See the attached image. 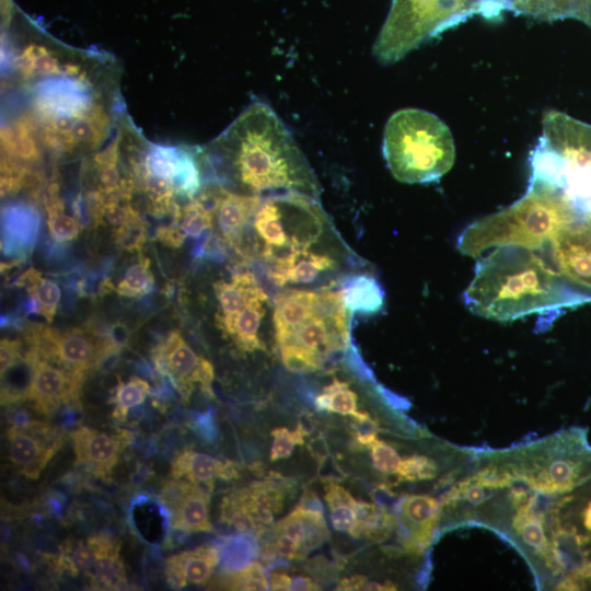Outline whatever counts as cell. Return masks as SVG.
I'll return each mask as SVG.
<instances>
[{
  "mask_svg": "<svg viewBox=\"0 0 591 591\" xmlns=\"http://www.w3.org/2000/svg\"><path fill=\"white\" fill-rule=\"evenodd\" d=\"M347 308L340 290L289 289L275 300V338L285 367L297 373L320 370L349 343Z\"/></svg>",
  "mask_w": 591,
  "mask_h": 591,
  "instance_id": "obj_3",
  "label": "cell"
},
{
  "mask_svg": "<svg viewBox=\"0 0 591 591\" xmlns=\"http://www.w3.org/2000/svg\"><path fill=\"white\" fill-rule=\"evenodd\" d=\"M588 23L591 24V0H588Z\"/></svg>",
  "mask_w": 591,
  "mask_h": 591,
  "instance_id": "obj_48",
  "label": "cell"
},
{
  "mask_svg": "<svg viewBox=\"0 0 591 591\" xmlns=\"http://www.w3.org/2000/svg\"><path fill=\"white\" fill-rule=\"evenodd\" d=\"M218 549L220 551V559L222 561V568L225 570L239 569L242 564L255 556L257 546L255 541L250 535H242L237 537L223 538L219 543Z\"/></svg>",
  "mask_w": 591,
  "mask_h": 591,
  "instance_id": "obj_38",
  "label": "cell"
},
{
  "mask_svg": "<svg viewBox=\"0 0 591 591\" xmlns=\"http://www.w3.org/2000/svg\"><path fill=\"white\" fill-rule=\"evenodd\" d=\"M219 561L218 547L204 544L169 557L164 568L165 578L169 584L176 589L187 584L204 586L212 576Z\"/></svg>",
  "mask_w": 591,
  "mask_h": 591,
  "instance_id": "obj_19",
  "label": "cell"
},
{
  "mask_svg": "<svg viewBox=\"0 0 591 591\" xmlns=\"http://www.w3.org/2000/svg\"><path fill=\"white\" fill-rule=\"evenodd\" d=\"M293 488L294 482L273 475L235 489L222 499L220 522L240 532H254L260 536L273 525Z\"/></svg>",
  "mask_w": 591,
  "mask_h": 591,
  "instance_id": "obj_9",
  "label": "cell"
},
{
  "mask_svg": "<svg viewBox=\"0 0 591 591\" xmlns=\"http://www.w3.org/2000/svg\"><path fill=\"white\" fill-rule=\"evenodd\" d=\"M285 518L268 528L260 536L265 559L302 560L329 537L322 505L314 494L304 496Z\"/></svg>",
  "mask_w": 591,
  "mask_h": 591,
  "instance_id": "obj_8",
  "label": "cell"
},
{
  "mask_svg": "<svg viewBox=\"0 0 591 591\" xmlns=\"http://www.w3.org/2000/svg\"><path fill=\"white\" fill-rule=\"evenodd\" d=\"M578 219L558 192L530 182L519 200L466 227L456 248L474 258L499 246L540 251Z\"/></svg>",
  "mask_w": 591,
  "mask_h": 591,
  "instance_id": "obj_4",
  "label": "cell"
},
{
  "mask_svg": "<svg viewBox=\"0 0 591 591\" xmlns=\"http://www.w3.org/2000/svg\"><path fill=\"white\" fill-rule=\"evenodd\" d=\"M213 172L253 193H317L314 174L291 132L260 101L247 106L208 147ZM258 196V195H257Z\"/></svg>",
  "mask_w": 591,
  "mask_h": 591,
  "instance_id": "obj_1",
  "label": "cell"
},
{
  "mask_svg": "<svg viewBox=\"0 0 591 591\" xmlns=\"http://www.w3.org/2000/svg\"><path fill=\"white\" fill-rule=\"evenodd\" d=\"M512 12L544 21L573 16L588 22V0H514Z\"/></svg>",
  "mask_w": 591,
  "mask_h": 591,
  "instance_id": "obj_29",
  "label": "cell"
},
{
  "mask_svg": "<svg viewBox=\"0 0 591 591\" xmlns=\"http://www.w3.org/2000/svg\"><path fill=\"white\" fill-rule=\"evenodd\" d=\"M171 476L200 484L211 491L217 478L234 479L240 476V471L232 461H221L207 453L185 450L172 459Z\"/></svg>",
  "mask_w": 591,
  "mask_h": 591,
  "instance_id": "obj_21",
  "label": "cell"
},
{
  "mask_svg": "<svg viewBox=\"0 0 591 591\" xmlns=\"http://www.w3.org/2000/svg\"><path fill=\"white\" fill-rule=\"evenodd\" d=\"M476 259L463 298L467 309L482 317L510 322L579 302L540 251L499 246Z\"/></svg>",
  "mask_w": 591,
  "mask_h": 591,
  "instance_id": "obj_2",
  "label": "cell"
},
{
  "mask_svg": "<svg viewBox=\"0 0 591 591\" xmlns=\"http://www.w3.org/2000/svg\"><path fill=\"white\" fill-rule=\"evenodd\" d=\"M443 500L430 495L413 494L402 497L395 508L403 551L422 554L433 542L440 525Z\"/></svg>",
  "mask_w": 591,
  "mask_h": 591,
  "instance_id": "obj_14",
  "label": "cell"
},
{
  "mask_svg": "<svg viewBox=\"0 0 591 591\" xmlns=\"http://www.w3.org/2000/svg\"><path fill=\"white\" fill-rule=\"evenodd\" d=\"M178 225L186 236L199 237L202 233L212 229V212L204 207L196 198H193L182 209Z\"/></svg>",
  "mask_w": 591,
  "mask_h": 591,
  "instance_id": "obj_39",
  "label": "cell"
},
{
  "mask_svg": "<svg viewBox=\"0 0 591 591\" xmlns=\"http://www.w3.org/2000/svg\"><path fill=\"white\" fill-rule=\"evenodd\" d=\"M34 126L33 119L22 118L12 127L2 129L1 143L5 157L24 162H33L39 158Z\"/></svg>",
  "mask_w": 591,
  "mask_h": 591,
  "instance_id": "obj_30",
  "label": "cell"
},
{
  "mask_svg": "<svg viewBox=\"0 0 591 591\" xmlns=\"http://www.w3.org/2000/svg\"><path fill=\"white\" fill-rule=\"evenodd\" d=\"M471 16L468 0H392L373 56L382 65L395 63Z\"/></svg>",
  "mask_w": 591,
  "mask_h": 591,
  "instance_id": "obj_6",
  "label": "cell"
},
{
  "mask_svg": "<svg viewBox=\"0 0 591 591\" xmlns=\"http://www.w3.org/2000/svg\"><path fill=\"white\" fill-rule=\"evenodd\" d=\"M25 333L28 348L40 359L82 376L119 349L107 335L90 328L58 332L43 324L26 323Z\"/></svg>",
  "mask_w": 591,
  "mask_h": 591,
  "instance_id": "obj_7",
  "label": "cell"
},
{
  "mask_svg": "<svg viewBox=\"0 0 591 591\" xmlns=\"http://www.w3.org/2000/svg\"><path fill=\"white\" fill-rule=\"evenodd\" d=\"M72 63L62 65L57 54L45 45L31 43L16 59V67L25 78L67 76Z\"/></svg>",
  "mask_w": 591,
  "mask_h": 591,
  "instance_id": "obj_28",
  "label": "cell"
},
{
  "mask_svg": "<svg viewBox=\"0 0 591 591\" xmlns=\"http://www.w3.org/2000/svg\"><path fill=\"white\" fill-rule=\"evenodd\" d=\"M268 301L267 294L253 299L245 308L237 313L216 317L217 325L223 331L236 348L244 352L265 350V345L258 337L260 322L265 315V303Z\"/></svg>",
  "mask_w": 591,
  "mask_h": 591,
  "instance_id": "obj_22",
  "label": "cell"
},
{
  "mask_svg": "<svg viewBox=\"0 0 591 591\" xmlns=\"http://www.w3.org/2000/svg\"><path fill=\"white\" fill-rule=\"evenodd\" d=\"M289 590L314 591V590H320V586L310 577L292 576Z\"/></svg>",
  "mask_w": 591,
  "mask_h": 591,
  "instance_id": "obj_46",
  "label": "cell"
},
{
  "mask_svg": "<svg viewBox=\"0 0 591 591\" xmlns=\"http://www.w3.org/2000/svg\"><path fill=\"white\" fill-rule=\"evenodd\" d=\"M119 545L117 540L106 534L67 540L60 547L58 568L71 576H84L100 558L119 551Z\"/></svg>",
  "mask_w": 591,
  "mask_h": 591,
  "instance_id": "obj_24",
  "label": "cell"
},
{
  "mask_svg": "<svg viewBox=\"0 0 591 591\" xmlns=\"http://www.w3.org/2000/svg\"><path fill=\"white\" fill-rule=\"evenodd\" d=\"M540 252L567 280L591 288V220L573 222Z\"/></svg>",
  "mask_w": 591,
  "mask_h": 591,
  "instance_id": "obj_13",
  "label": "cell"
},
{
  "mask_svg": "<svg viewBox=\"0 0 591 591\" xmlns=\"http://www.w3.org/2000/svg\"><path fill=\"white\" fill-rule=\"evenodd\" d=\"M155 236L162 243L174 247L182 245L186 237V235L179 229V225L175 223L158 228Z\"/></svg>",
  "mask_w": 591,
  "mask_h": 591,
  "instance_id": "obj_44",
  "label": "cell"
},
{
  "mask_svg": "<svg viewBox=\"0 0 591 591\" xmlns=\"http://www.w3.org/2000/svg\"><path fill=\"white\" fill-rule=\"evenodd\" d=\"M38 355L27 349L16 361L1 372V404L27 401Z\"/></svg>",
  "mask_w": 591,
  "mask_h": 591,
  "instance_id": "obj_27",
  "label": "cell"
},
{
  "mask_svg": "<svg viewBox=\"0 0 591 591\" xmlns=\"http://www.w3.org/2000/svg\"><path fill=\"white\" fill-rule=\"evenodd\" d=\"M47 212V227L50 236L57 243H66L74 240L81 229L77 218L65 212L62 200L57 196V186L50 185L45 200Z\"/></svg>",
  "mask_w": 591,
  "mask_h": 591,
  "instance_id": "obj_33",
  "label": "cell"
},
{
  "mask_svg": "<svg viewBox=\"0 0 591 591\" xmlns=\"http://www.w3.org/2000/svg\"><path fill=\"white\" fill-rule=\"evenodd\" d=\"M324 498L335 530L373 542L382 541L389 533L392 513L386 508L354 498L335 482L325 484Z\"/></svg>",
  "mask_w": 591,
  "mask_h": 591,
  "instance_id": "obj_11",
  "label": "cell"
},
{
  "mask_svg": "<svg viewBox=\"0 0 591 591\" xmlns=\"http://www.w3.org/2000/svg\"><path fill=\"white\" fill-rule=\"evenodd\" d=\"M76 453V464L101 478H107L118 462L127 442L126 434H113L89 427L70 432Z\"/></svg>",
  "mask_w": 591,
  "mask_h": 591,
  "instance_id": "obj_17",
  "label": "cell"
},
{
  "mask_svg": "<svg viewBox=\"0 0 591 591\" xmlns=\"http://www.w3.org/2000/svg\"><path fill=\"white\" fill-rule=\"evenodd\" d=\"M368 449L370 451L373 467L384 475L395 476L397 480V476L404 460L397 450L390 443L378 438L369 445Z\"/></svg>",
  "mask_w": 591,
  "mask_h": 591,
  "instance_id": "obj_40",
  "label": "cell"
},
{
  "mask_svg": "<svg viewBox=\"0 0 591 591\" xmlns=\"http://www.w3.org/2000/svg\"><path fill=\"white\" fill-rule=\"evenodd\" d=\"M340 291L349 312L374 314L384 305V291L381 285L374 277L366 274L346 279Z\"/></svg>",
  "mask_w": 591,
  "mask_h": 591,
  "instance_id": "obj_26",
  "label": "cell"
},
{
  "mask_svg": "<svg viewBox=\"0 0 591 591\" xmlns=\"http://www.w3.org/2000/svg\"><path fill=\"white\" fill-rule=\"evenodd\" d=\"M153 282L149 258L139 256L128 266L115 289L120 296L141 297L153 290Z\"/></svg>",
  "mask_w": 591,
  "mask_h": 591,
  "instance_id": "obj_37",
  "label": "cell"
},
{
  "mask_svg": "<svg viewBox=\"0 0 591 591\" xmlns=\"http://www.w3.org/2000/svg\"><path fill=\"white\" fill-rule=\"evenodd\" d=\"M210 490L200 484L173 478L163 484L161 501L167 509L170 524L183 532H212Z\"/></svg>",
  "mask_w": 591,
  "mask_h": 591,
  "instance_id": "obj_15",
  "label": "cell"
},
{
  "mask_svg": "<svg viewBox=\"0 0 591 591\" xmlns=\"http://www.w3.org/2000/svg\"><path fill=\"white\" fill-rule=\"evenodd\" d=\"M213 289L218 300L216 317L233 315L253 299L266 293L250 271L236 273L230 281L219 280Z\"/></svg>",
  "mask_w": 591,
  "mask_h": 591,
  "instance_id": "obj_25",
  "label": "cell"
},
{
  "mask_svg": "<svg viewBox=\"0 0 591 591\" xmlns=\"http://www.w3.org/2000/svg\"><path fill=\"white\" fill-rule=\"evenodd\" d=\"M15 285L26 288L30 296L38 302L39 313L48 323L51 322L60 301L58 285L54 280L42 277L34 268L24 271L16 279Z\"/></svg>",
  "mask_w": 591,
  "mask_h": 591,
  "instance_id": "obj_32",
  "label": "cell"
},
{
  "mask_svg": "<svg viewBox=\"0 0 591 591\" xmlns=\"http://www.w3.org/2000/svg\"><path fill=\"white\" fill-rule=\"evenodd\" d=\"M146 236V227L139 216L115 229V242L120 248L128 252H140Z\"/></svg>",
  "mask_w": 591,
  "mask_h": 591,
  "instance_id": "obj_42",
  "label": "cell"
},
{
  "mask_svg": "<svg viewBox=\"0 0 591 591\" xmlns=\"http://www.w3.org/2000/svg\"><path fill=\"white\" fill-rule=\"evenodd\" d=\"M8 459L23 476L36 479L57 453L62 439L48 424L30 420L10 426L5 430Z\"/></svg>",
  "mask_w": 591,
  "mask_h": 591,
  "instance_id": "obj_12",
  "label": "cell"
},
{
  "mask_svg": "<svg viewBox=\"0 0 591 591\" xmlns=\"http://www.w3.org/2000/svg\"><path fill=\"white\" fill-rule=\"evenodd\" d=\"M305 434V430L300 425H298L294 430H289L285 427L275 428L271 431L273 444L270 449V460L277 461L289 457L294 445H302L304 443Z\"/></svg>",
  "mask_w": 591,
  "mask_h": 591,
  "instance_id": "obj_41",
  "label": "cell"
},
{
  "mask_svg": "<svg viewBox=\"0 0 591 591\" xmlns=\"http://www.w3.org/2000/svg\"><path fill=\"white\" fill-rule=\"evenodd\" d=\"M217 587L225 590H268L269 580L263 566L256 561L242 568L225 570L217 578Z\"/></svg>",
  "mask_w": 591,
  "mask_h": 591,
  "instance_id": "obj_35",
  "label": "cell"
},
{
  "mask_svg": "<svg viewBox=\"0 0 591 591\" xmlns=\"http://www.w3.org/2000/svg\"><path fill=\"white\" fill-rule=\"evenodd\" d=\"M1 251L22 260L33 250L39 232V213L27 204L7 205L1 212Z\"/></svg>",
  "mask_w": 591,
  "mask_h": 591,
  "instance_id": "obj_18",
  "label": "cell"
},
{
  "mask_svg": "<svg viewBox=\"0 0 591 591\" xmlns=\"http://www.w3.org/2000/svg\"><path fill=\"white\" fill-rule=\"evenodd\" d=\"M335 266V260L325 254L311 252L309 246L298 248L270 263L269 277L278 286L312 282L322 271Z\"/></svg>",
  "mask_w": 591,
  "mask_h": 591,
  "instance_id": "obj_23",
  "label": "cell"
},
{
  "mask_svg": "<svg viewBox=\"0 0 591 591\" xmlns=\"http://www.w3.org/2000/svg\"><path fill=\"white\" fill-rule=\"evenodd\" d=\"M383 155L397 181L430 183L451 170L455 146L449 127L437 115L410 107L396 111L387 119Z\"/></svg>",
  "mask_w": 591,
  "mask_h": 591,
  "instance_id": "obj_5",
  "label": "cell"
},
{
  "mask_svg": "<svg viewBox=\"0 0 591 591\" xmlns=\"http://www.w3.org/2000/svg\"><path fill=\"white\" fill-rule=\"evenodd\" d=\"M150 394V385L143 379L131 376L127 382L119 381L115 387L112 403H114L113 418L125 421L130 408L141 405Z\"/></svg>",
  "mask_w": 591,
  "mask_h": 591,
  "instance_id": "obj_36",
  "label": "cell"
},
{
  "mask_svg": "<svg viewBox=\"0 0 591 591\" xmlns=\"http://www.w3.org/2000/svg\"><path fill=\"white\" fill-rule=\"evenodd\" d=\"M260 201L257 195H242L216 187L211 212L216 230L221 237L234 244L254 217Z\"/></svg>",
  "mask_w": 591,
  "mask_h": 591,
  "instance_id": "obj_20",
  "label": "cell"
},
{
  "mask_svg": "<svg viewBox=\"0 0 591 591\" xmlns=\"http://www.w3.org/2000/svg\"><path fill=\"white\" fill-rule=\"evenodd\" d=\"M368 578L362 575H355L349 578L341 579L336 590L352 591V590H364V587L368 582Z\"/></svg>",
  "mask_w": 591,
  "mask_h": 591,
  "instance_id": "obj_45",
  "label": "cell"
},
{
  "mask_svg": "<svg viewBox=\"0 0 591 591\" xmlns=\"http://www.w3.org/2000/svg\"><path fill=\"white\" fill-rule=\"evenodd\" d=\"M155 370L169 376L173 386L187 401L196 385L213 397V367L198 356L176 331L171 332L152 351Z\"/></svg>",
  "mask_w": 591,
  "mask_h": 591,
  "instance_id": "obj_10",
  "label": "cell"
},
{
  "mask_svg": "<svg viewBox=\"0 0 591 591\" xmlns=\"http://www.w3.org/2000/svg\"><path fill=\"white\" fill-rule=\"evenodd\" d=\"M22 356V341L2 338L0 343V371H4Z\"/></svg>",
  "mask_w": 591,
  "mask_h": 591,
  "instance_id": "obj_43",
  "label": "cell"
},
{
  "mask_svg": "<svg viewBox=\"0 0 591 591\" xmlns=\"http://www.w3.org/2000/svg\"><path fill=\"white\" fill-rule=\"evenodd\" d=\"M83 378L39 358L27 401L37 413L48 416L62 405L78 403Z\"/></svg>",
  "mask_w": 591,
  "mask_h": 591,
  "instance_id": "obj_16",
  "label": "cell"
},
{
  "mask_svg": "<svg viewBox=\"0 0 591 591\" xmlns=\"http://www.w3.org/2000/svg\"><path fill=\"white\" fill-rule=\"evenodd\" d=\"M314 404L318 410L331 412L352 418H363L369 414L358 408L357 394L347 382L338 379L326 385L315 397Z\"/></svg>",
  "mask_w": 591,
  "mask_h": 591,
  "instance_id": "obj_31",
  "label": "cell"
},
{
  "mask_svg": "<svg viewBox=\"0 0 591 591\" xmlns=\"http://www.w3.org/2000/svg\"><path fill=\"white\" fill-rule=\"evenodd\" d=\"M291 576L283 572H271L269 576L270 590H287L289 591Z\"/></svg>",
  "mask_w": 591,
  "mask_h": 591,
  "instance_id": "obj_47",
  "label": "cell"
},
{
  "mask_svg": "<svg viewBox=\"0 0 591 591\" xmlns=\"http://www.w3.org/2000/svg\"><path fill=\"white\" fill-rule=\"evenodd\" d=\"M92 589L117 590L126 583V572L119 551L100 558L84 575Z\"/></svg>",
  "mask_w": 591,
  "mask_h": 591,
  "instance_id": "obj_34",
  "label": "cell"
}]
</instances>
